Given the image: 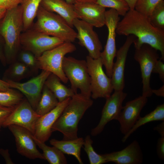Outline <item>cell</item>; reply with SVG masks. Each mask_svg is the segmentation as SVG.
Wrapping results in <instances>:
<instances>
[{"instance_id": "cell-1", "label": "cell", "mask_w": 164, "mask_h": 164, "mask_svg": "<svg viewBox=\"0 0 164 164\" xmlns=\"http://www.w3.org/2000/svg\"><path fill=\"white\" fill-rule=\"evenodd\" d=\"M116 32L120 35L134 36L135 49L148 44L159 50L160 59L164 60V30L154 26L149 17L135 9H130L118 22Z\"/></svg>"}, {"instance_id": "cell-2", "label": "cell", "mask_w": 164, "mask_h": 164, "mask_svg": "<svg viewBox=\"0 0 164 164\" xmlns=\"http://www.w3.org/2000/svg\"><path fill=\"white\" fill-rule=\"evenodd\" d=\"M93 101L80 93H75L55 121L53 132L58 131L63 135V140L76 139L78 123L86 111L93 105Z\"/></svg>"}, {"instance_id": "cell-3", "label": "cell", "mask_w": 164, "mask_h": 164, "mask_svg": "<svg viewBox=\"0 0 164 164\" xmlns=\"http://www.w3.org/2000/svg\"><path fill=\"white\" fill-rule=\"evenodd\" d=\"M0 22V36L4 41V50L7 63L15 61L21 47L20 38L23 30L22 13L20 5L6 10Z\"/></svg>"}, {"instance_id": "cell-4", "label": "cell", "mask_w": 164, "mask_h": 164, "mask_svg": "<svg viewBox=\"0 0 164 164\" xmlns=\"http://www.w3.org/2000/svg\"><path fill=\"white\" fill-rule=\"evenodd\" d=\"M37 19L32 29L47 35L59 38L64 42H73L77 32L61 16L39 7Z\"/></svg>"}, {"instance_id": "cell-5", "label": "cell", "mask_w": 164, "mask_h": 164, "mask_svg": "<svg viewBox=\"0 0 164 164\" xmlns=\"http://www.w3.org/2000/svg\"><path fill=\"white\" fill-rule=\"evenodd\" d=\"M62 68L70 82L71 89L75 94L77 90L84 96L91 98V78L86 60L77 59L71 56H65Z\"/></svg>"}, {"instance_id": "cell-6", "label": "cell", "mask_w": 164, "mask_h": 164, "mask_svg": "<svg viewBox=\"0 0 164 164\" xmlns=\"http://www.w3.org/2000/svg\"><path fill=\"white\" fill-rule=\"evenodd\" d=\"M76 50L72 43L64 42L61 45L43 53L36 58L39 69L50 72L58 77L64 83L68 80L62 68L63 61L65 55Z\"/></svg>"}, {"instance_id": "cell-7", "label": "cell", "mask_w": 164, "mask_h": 164, "mask_svg": "<svg viewBox=\"0 0 164 164\" xmlns=\"http://www.w3.org/2000/svg\"><path fill=\"white\" fill-rule=\"evenodd\" d=\"M86 60L91 78V97L94 99L107 98L111 95L113 89L111 78L103 70L101 57L93 59L88 55Z\"/></svg>"}, {"instance_id": "cell-8", "label": "cell", "mask_w": 164, "mask_h": 164, "mask_svg": "<svg viewBox=\"0 0 164 164\" xmlns=\"http://www.w3.org/2000/svg\"><path fill=\"white\" fill-rule=\"evenodd\" d=\"M64 42L59 38L30 29L21 33L20 38L21 46L24 50L31 52L36 58Z\"/></svg>"}, {"instance_id": "cell-9", "label": "cell", "mask_w": 164, "mask_h": 164, "mask_svg": "<svg viewBox=\"0 0 164 164\" xmlns=\"http://www.w3.org/2000/svg\"><path fill=\"white\" fill-rule=\"evenodd\" d=\"M119 15L117 12L112 9L106 11L105 12V25L107 27L108 33L106 44L100 57L105 68L106 73L110 78L111 76L114 60L117 51L115 43L116 30L120 20Z\"/></svg>"}, {"instance_id": "cell-10", "label": "cell", "mask_w": 164, "mask_h": 164, "mask_svg": "<svg viewBox=\"0 0 164 164\" xmlns=\"http://www.w3.org/2000/svg\"><path fill=\"white\" fill-rule=\"evenodd\" d=\"M135 49L134 58L140 66L143 85L142 95L148 98L153 94L150 86L151 76L159 56L157 50L147 44H143Z\"/></svg>"}, {"instance_id": "cell-11", "label": "cell", "mask_w": 164, "mask_h": 164, "mask_svg": "<svg viewBox=\"0 0 164 164\" xmlns=\"http://www.w3.org/2000/svg\"><path fill=\"white\" fill-rule=\"evenodd\" d=\"M41 116L36 113L27 100L23 99L14 107L2 127L18 125L27 129L33 135L36 123Z\"/></svg>"}, {"instance_id": "cell-12", "label": "cell", "mask_w": 164, "mask_h": 164, "mask_svg": "<svg viewBox=\"0 0 164 164\" xmlns=\"http://www.w3.org/2000/svg\"><path fill=\"white\" fill-rule=\"evenodd\" d=\"M42 70L38 75L24 83H21L9 80H4L12 89H16L24 95L32 108L35 110L41 96L45 83L50 74Z\"/></svg>"}, {"instance_id": "cell-13", "label": "cell", "mask_w": 164, "mask_h": 164, "mask_svg": "<svg viewBox=\"0 0 164 164\" xmlns=\"http://www.w3.org/2000/svg\"><path fill=\"white\" fill-rule=\"evenodd\" d=\"M73 25L77 31L76 38L78 40L79 44L87 49L88 55L91 58L100 57L102 50V44L93 30V26L78 18L74 19Z\"/></svg>"}, {"instance_id": "cell-14", "label": "cell", "mask_w": 164, "mask_h": 164, "mask_svg": "<svg viewBox=\"0 0 164 164\" xmlns=\"http://www.w3.org/2000/svg\"><path fill=\"white\" fill-rule=\"evenodd\" d=\"M127 94L123 91H114L112 94L106 99L100 120L98 125L92 129L91 135L96 136L100 134L109 122L113 120H117L123 107L122 103Z\"/></svg>"}, {"instance_id": "cell-15", "label": "cell", "mask_w": 164, "mask_h": 164, "mask_svg": "<svg viewBox=\"0 0 164 164\" xmlns=\"http://www.w3.org/2000/svg\"><path fill=\"white\" fill-rule=\"evenodd\" d=\"M14 136L18 152L30 159L45 160L42 153L37 149L32 134L21 126L11 125L8 127Z\"/></svg>"}, {"instance_id": "cell-16", "label": "cell", "mask_w": 164, "mask_h": 164, "mask_svg": "<svg viewBox=\"0 0 164 164\" xmlns=\"http://www.w3.org/2000/svg\"><path fill=\"white\" fill-rule=\"evenodd\" d=\"M147 101V97L142 95L127 102L123 106L117 120L120 125V131L124 135L129 132L140 117V113Z\"/></svg>"}, {"instance_id": "cell-17", "label": "cell", "mask_w": 164, "mask_h": 164, "mask_svg": "<svg viewBox=\"0 0 164 164\" xmlns=\"http://www.w3.org/2000/svg\"><path fill=\"white\" fill-rule=\"evenodd\" d=\"M136 38L133 35L128 36L124 44L117 51L116 60L114 63L111 77L114 91H123L124 88L125 68L127 57L130 47Z\"/></svg>"}, {"instance_id": "cell-18", "label": "cell", "mask_w": 164, "mask_h": 164, "mask_svg": "<svg viewBox=\"0 0 164 164\" xmlns=\"http://www.w3.org/2000/svg\"><path fill=\"white\" fill-rule=\"evenodd\" d=\"M71 97L59 102L58 105L48 113L41 116L36 124L34 136L39 140L45 143L50 137L53 124L68 104Z\"/></svg>"}, {"instance_id": "cell-19", "label": "cell", "mask_w": 164, "mask_h": 164, "mask_svg": "<svg viewBox=\"0 0 164 164\" xmlns=\"http://www.w3.org/2000/svg\"><path fill=\"white\" fill-rule=\"evenodd\" d=\"M77 18L93 27L105 25V8L96 3L77 2L73 4Z\"/></svg>"}, {"instance_id": "cell-20", "label": "cell", "mask_w": 164, "mask_h": 164, "mask_svg": "<svg viewBox=\"0 0 164 164\" xmlns=\"http://www.w3.org/2000/svg\"><path fill=\"white\" fill-rule=\"evenodd\" d=\"M102 155L107 162H112L116 164H141L143 162L141 148L136 140L121 150Z\"/></svg>"}, {"instance_id": "cell-21", "label": "cell", "mask_w": 164, "mask_h": 164, "mask_svg": "<svg viewBox=\"0 0 164 164\" xmlns=\"http://www.w3.org/2000/svg\"><path fill=\"white\" fill-rule=\"evenodd\" d=\"M40 5L49 12L56 13L73 27V21L77 18L73 5L68 3L65 0H42Z\"/></svg>"}, {"instance_id": "cell-22", "label": "cell", "mask_w": 164, "mask_h": 164, "mask_svg": "<svg viewBox=\"0 0 164 164\" xmlns=\"http://www.w3.org/2000/svg\"><path fill=\"white\" fill-rule=\"evenodd\" d=\"M84 139L82 138L69 140H59L52 139L50 144L59 149L64 154L74 156L80 164H83L80 157V151L83 146Z\"/></svg>"}, {"instance_id": "cell-23", "label": "cell", "mask_w": 164, "mask_h": 164, "mask_svg": "<svg viewBox=\"0 0 164 164\" xmlns=\"http://www.w3.org/2000/svg\"><path fill=\"white\" fill-rule=\"evenodd\" d=\"M61 81L58 77L51 73L44 84L54 94L59 102L71 97L75 94L71 88L63 85Z\"/></svg>"}, {"instance_id": "cell-24", "label": "cell", "mask_w": 164, "mask_h": 164, "mask_svg": "<svg viewBox=\"0 0 164 164\" xmlns=\"http://www.w3.org/2000/svg\"><path fill=\"white\" fill-rule=\"evenodd\" d=\"M42 0H22L20 5L22 13L23 30L30 29L33 22Z\"/></svg>"}, {"instance_id": "cell-25", "label": "cell", "mask_w": 164, "mask_h": 164, "mask_svg": "<svg viewBox=\"0 0 164 164\" xmlns=\"http://www.w3.org/2000/svg\"><path fill=\"white\" fill-rule=\"evenodd\" d=\"M32 137L36 145L43 151L45 160L50 164H66L67 161L64 154L56 147H50L37 139L33 135Z\"/></svg>"}, {"instance_id": "cell-26", "label": "cell", "mask_w": 164, "mask_h": 164, "mask_svg": "<svg viewBox=\"0 0 164 164\" xmlns=\"http://www.w3.org/2000/svg\"><path fill=\"white\" fill-rule=\"evenodd\" d=\"M59 102L54 94L44 85L35 111L38 115L42 116L52 110Z\"/></svg>"}, {"instance_id": "cell-27", "label": "cell", "mask_w": 164, "mask_h": 164, "mask_svg": "<svg viewBox=\"0 0 164 164\" xmlns=\"http://www.w3.org/2000/svg\"><path fill=\"white\" fill-rule=\"evenodd\" d=\"M159 121H164V104L158 105L154 110L144 117L140 116L131 129L124 135L122 141L125 142L130 135L141 126L149 122Z\"/></svg>"}, {"instance_id": "cell-28", "label": "cell", "mask_w": 164, "mask_h": 164, "mask_svg": "<svg viewBox=\"0 0 164 164\" xmlns=\"http://www.w3.org/2000/svg\"><path fill=\"white\" fill-rule=\"evenodd\" d=\"M32 72L28 67L22 62L15 61L6 70L3 80L18 82L27 77Z\"/></svg>"}, {"instance_id": "cell-29", "label": "cell", "mask_w": 164, "mask_h": 164, "mask_svg": "<svg viewBox=\"0 0 164 164\" xmlns=\"http://www.w3.org/2000/svg\"><path fill=\"white\" fill-rule=\"evenodd\" d=\"M23 99L22 95L13 89L0 91V104L2 105L14 108Z\"/></svg>"}, {"instance_id": "cell-30", "label": "cell", "mask_w": 164, "mask_h": 164, "mask_svg": "<svg viewBox=\"0 0 164 164\" xmlns=\"http://www.w3.org/2000/svg\"><path fill=\"white\" fill-rule=\"evenodd\" d=\"M93 140L89 135L86 136L84 140V149L86 153L90 164H102L107 163L102 155L97 153L93 146Z\"/></svg>"}, {"instance_id": "cell-31", "label": "cell", "mask_w": 164, "mask_h": 164, "mask_svg": "<svg viewBox=\"0 0 164 164\" xmlns=\"http://www.w3.org/2000/svg\"><path fill=\"white\" fill-rule=\"evenodd\" d=\"M96 3L105 8L114 9L123 16L130 9L125 0H96Z\"/></svg>"}, {"instance_id": "cell-32", "label": "cell", "mask_w": 164, "mask_h": 164, "mask_svg": "<svg viewBox=\"0 0 164 164\" xmlns=\"http://www.w3.org/2000/svg\"><path fill=\"white\" fill-rule=\"evenodd\" d=\"M155 27L164 30V1H161L155 7L149 17Z\"/></svg>"}, {"instance_id": "cell-33", "label": "cell", "mask_w": 164, "mask_h": 164, "mask_svg": "<svg viewBox=\"0 0 164 164\" xmlns=\"http://www.w3.org/2000/svg\"><path fill=\"white\" fill-rule=\"evenodd\" d=\"M162 0H137L135 9L149 17L156 5Z\"/></svg>"}, {"instance_id": "cell-34", "label": "cell", "mask_w": 164, "mask_h": 164, "mask_svg": "<svg viewBox=\"0 0 164 164\" xmlns=\"http://www.w3.org/2000/svg\"><path fill=\"white\" fill-rule=\"evenodd\" d=\"M20 61L28 67L33 72L39 68L36 58L31 52L24 50L19 54Z\"/></svg>"}, {"instance_id": "cell-35", "label": "cell", "mask_w": 164, "mask_h": 164, "mask_svg": "<svg viewBox=\"0 0 164 164\" xmlns=\"http://www.w3.org/2000/svg\"><path fill=\"white\" fill-rule=\"evenodd\" d=\"M14 108L0 104V131L3 123L12 111Z\"/></svg>"}, {"instance_id": "cell-36", "label": "cell", "mask_w": 164, "mask_h": 164, "mask_svg": "<svg viewBox=\"0 0 164 164\" xmlns=\"http://www.w3.org/2000/svg\"><path fill=\"white\" fill-rule=\"evenodd\" d=\"M152 73H158L160 80L164 83V64L160 59L156 62Z\"/></svg>"}, {"instance_id": "cell-37", "label": "cell", "mask_w": 164, "mask_h": 164, "mask_svg": "<svg viewBox=\"0 0 164 164\" xmlns=\"http://www.w3.org/2000/svg\"><path fill=\"white\" fill-rule=\"evenodd\" d=\"M156 152L158 158L162 160H164V136H161L157 141Z\"/></svg>"}, {"instance_id": "cell-38", "label": "cell", "mask_w": 164, "mask_h": 164, "mask_svg": "<svg viewBox=\"0 0 164 164\" xmlns=\"http://www.w3.org/2000/svg\"><path fill=\"white\" fill-rule=\"evenodd\" d=\"M22 0H0V8L6 9L20 5Z\"/></svg>"}, {"instance_id": "cell-39", "label": "cell", "mask_w": 164, "mask_h": 164, "mask_svg": "<svg viewBox=\"0 0 164 164\" xmlns=\"http://www.w3.org/2000/svg\"><path fill=\"white\" fill-rule=\"evenodd\" d=\"M0 154L4 158L6 164H14L10 157L8 149H5L2 148L1 149H0Z\"/></svg>"}, {"instance_id": "cell-40", "label": "cell", "mask_w": 164, "mask_h": 164, "mask_svg": "<svg viewBox=\"0 0 164 164\" xmlns=\"http://www.w3.org/2000/svg\"><path fill=\"white\" fill-rule=\"evenodd\" d=\"M12 89L9 87L8 84L5 80L0 79V91H9Z\"/></svg>"}, {"instance_id": "cell-41", "label": "cell", "mask_w": 164, "mask_h": 164, "mask_svg": "<svg viewBox=\"0 0 164 164\" xmlns=\"http://www.w3.org/2000/svg\"><path fill=\"white\" fill-rule=\"evenodd\" d=\"M0 60L1 63L4 66L6 65L7 63L6 60L5 59L4 50V47H3V46L2 43L0 39Z\"/></svg>"}, {"instance_id": "cell-42", "label": "cell", "mask_w": 164, "mask_h": 164, "mask_svg": "<svg viewBox=\"0 0 164 164\" xmlns=\"http://www.w3.org/2000/svg\"><path fill=\"white\" fill-rule=\"evenodd\" d=\"M153 129L157 131L161 136H164V121L154 127Z\"/></svg>"}, {"instance_id": "cell-43", "label": "cell", "mask_w": 164, "mask_h": 164, "mask_svg": "<svg viewBox=\"0 0 164 164\" xmlns=\"http://www.w3.org/2000/svg\"><path fill=\"white\" fill-rule=\"evenodd\" d=\"M152 94H154L156 96L163 97H164V85L158 89H152Z\"/></svg>"}, {"instance_id": "cell-44", "label": "cell", "mask_w": 164, "mask_h": 164, "mask_svg": "<svg viewBox=\"0 0 164 164\" xmlns=\"http://www.w3.org/2000/svg\"><path fill=\"white\" fill-rule=\"evenodd\" d=\"M128 3L130 9H135V6L137 0H125Z\"/></svg>"}, {"instance_id": "cell-45", "label": "cell", "mask_w": 164, "mask_h": 164, "mask_svg": "<svg viewBox=\"0 0 164 164\" xmlns=\"http://www.w3.org/2000/svg\"><path fill=\"white\" fill-rule=\"evenodd\" d=\"M6 9L0 8V20H1L4 16L6 11Z\"/></svg>"}, {"instance_id": "cell-46", "label": "cell", "mask_w": 164, "mask_h": 164, "mask_svg": "<svg viewBox=\"0 0 164 164\" xmlns=\"http://www.w3.org/2000/svg\"><path fill=\"white\" fill-rule=\"evenodd\" d=\"M77 2H82L96 3V0H77Z\"/></svg>"}, {"instance_id": "cell-47", "label": "cell", "mask_w": 164, "mask_h": 164, "mask_svg": "<svg viewBox=\"0 0 164 164\" xmlns=\"http://www.w3.org/2000/svg\"><path fill=\"white\" fill-rule=\"evenodd\" d=\"M68 3L73 5L77 2V0H65Z\"/></svg>"}]
</instances>
